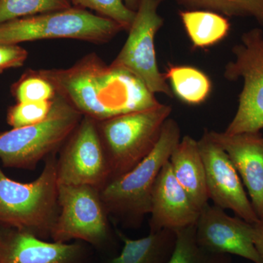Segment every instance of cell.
<instances>
[{"mask_svg": "<svg viewBox=\"0 0 263 263\" xmlns=\"http://www.w3.org/2000/svg\"><path fill=\"white\" fill-rule=\"evenodd\" d=\"M57 94L97 122L155 108L161 103L136 76L90 53L67 69L38 70Z\"/></svg>", "mask_w": 263, "mask_h": 263, "instance_id": "cell-1", "label": "cell"}, {"mask_svg": "<svg viewBox=\"0 0 263 263\" xmlns=\"http://www.w3.org/2000/svg\"><path fill=\"white\" fill-rule=\"evenodd\" d=\"M178 122L169 118L155 148L127 173L110 180L100 189V195L108 215L123 226L136 228L151 212V198L156 179L181 141Z\"/></svg>", "mask_w": 263, "mask_h": 263, "instance_id": "cell-2", "label": "cell"}, {"mask_svg": "<svg viewBox=\"0 0 263 263\" xmlns=\"http://www.w3.org/2000/svg\"><path fill=\"white\" fill-rule=\"evenodd\" d=\"M56 153L45 159L39 176L29 183L10 179L0 165V226L51 239L59 214Z\"/></svg>", "mask_w": 263, "mask_h": 263, "instance_id": "cell-3", "label": "cell"}, {"mask_svg": "<svg viewBox=\"0 0 263 263\" xmlns=\"http://www.w3.org/2000/svg\"><path fill=\"white\" fill-rule=\"evenodd\" d=\"M172 110L171 105L160 103L97 122L110 171L109 181L126 174L149 155Z\"/></svg>", "mask_w": 263, "mask_h": 263, "instance_id": "cell-4", "label": "cell"}, {"mask_svg": "<svg viewBox=\"0 0 263 263\" xmlns=\"http://www.w3.org/2000/svg\"><path fill=\"white\" fill-rule=\"evenodd\" d=\"M65 99L57 94L43 122L0 132V161L5 167L34 171L41 160L63 146L82 119Z\"/></svg>", "mask_w": 263, "mask_h": 263, "instance_id": "cell-5", "label": "cell"}, {"mask_svg": "<svg viewBox=\"0 0 263 263\" xmlns=\"http://www.w3.org/2000/svg\"><path fill=\"white\" fill-rule=\"evenodd\" d=\"M123 30L122 26L111 19L73 6L0 24V44L18 45L57 38L100 44L111 41Z\"/></svg>", "mask_w": 263, "mask_h": 263, "instance_id": "cell-6", "label": "cell"}, {"mask_svg": "<svg viewBox=\"0 0 263 263\" xmlns=\"http://www.w3.org/2000/svg\"><path fill=\"white\" fill-rule=\"evenodd\" d=\"M234 60L224 67L230 81H243L236 113L224 133L238 134L263 129V30L253 28L243 33L233 48Z\"/></svg>", "mask_w": 263, "mask_h": 263, "instance_id": "cell-7", "label": "cell"}, {"mask_svg": "<svg viewBox=\"0 0 263 263\" xmlns=\"http://www.w3.org/2000/svg\"><path fill=\"white\" fill-rule=\"evenodd\" d=\"M60 214L51 235L53 241L79 240L97 249H105L112 232L100 195L89 185L59 184Z\"/></svg>", "mask_w": 263, "mask_h": 263, "instance_id": "cell-8", "label": "cell"}, {"mask_svg": "<svg viewBox=\"0 0 263 263\" xmlns=\"http://www.w3.org/2000/svg\"><path fill=\"white\" fill-rule=\"evenodd\" d=\"M164 0H140L126 42L110 65L136 76L153 94L173 98L172 90L157 65L156 34L164 19L158 13Z\"/></svg>", "mask_w": 263, "mask_h": 263, "instance_id": "cell-9", "label": "cell"}, {"mask_svg": "<svg viewBox=\"0 0 263 263\" xmlns=\"http://www.w3.org/2000/svg\"><path fill=\"white\" fill-rule=\"evenodd\" d=\"M57 173L59 184L89 185L101 189L108 182V161L95 119H81L60 148Z\"/></svg>", "mask_w": 263, "mask_h": 263, "instance_id": "cell-10", "label": "cell"}, {"mask_svg": "<svg viewBox=\"0 0 263 263\" xmlns=\"http://www.w3.org/2000/svg\"><path fill=\"white\" fill-rule=\"evenodd\" d=\"M197 143L205 166L209 200L224 210L230 209L251 224L260 220L226 152L211 139L206 129Z\"/></svg>", "mask_w": 263, "mask_h": 263, "instance_id": "cell-11", "label": "cell"}, {"mask_svg": "<svg viewBox=\"0 0 263 263\" xmlns=\"http://www.w3.org/2000/svg\"><path fill=\"white\" fill-rule=\"evenodd\" d=\"M197 243L214 253L234 254L261 263L253 242V224L209 203L200 211L195 224Z\"/></svg>", "mask_w": 263, "mask_h": 263, "instance_id": "cell-12", "label": "cell"}, {"mask_svg": "<svg viewBox=\"0 0 263 263\" xmlns=\"http://www.w3.org/2000/svg\"><path fill=\"white\" fill-rule=\"evenodd\" d=\"M86 243H60L0 226V263H87Z\"/></svg>", "mask_w": 263, "mask_h": 263, "instance_id": "cell-13", "label": "cell"}, {"mask_svg": "<svg viewBox=\"0 0 263 263\" xmlns=\"http://www.w3.org/2000/svg\"><path fill=\"white\" fill-rule=\"evenodd\" d=\"M207 130L213 141L226 152L247 189L259 219L263 217V134L259 132L229 135Z\"/></svg>", "mask_w": 263, "mask_h": 263, "instance_id": "cell-14", "label": "cell"}, {"mask_svg": "<svg viewBox=\"0 0 263 263\" xmlns=\"http://www.w3.org/2000/svg\"><path fill=\"white\" fill-rule=\"evenodd\" d=\"M200 212L178 182L167 161L161 169L152 190L150 233L162 230L176 231L194 226Z\"/></svg>", "mask_w": 263, "mask_h": 263, "instance_id": "cell-15", "label": "cell"}, {"mask_svg": "<svg viewBox=\"0 0 263 263\" xmlns=\"http://www.w3.org/2000/svg\"><path fill=\"white\" fill-rule=\"evenodd\" d=\"M169 162L178 182L200 212L209 203V197L205 166L197 141L191 136H183L173 151Z\"/></svg>", "mask_w": 263, "mask_h": 263, "instance_id": "cell-16", "label": "cell"}, {"mask_svg": "<svg viewBox=\"0 0 263 263\" xmlns=\"http://www.w3.org/2000/svg\"><path fill=\"white\" fill-rule=\"evenodd\" d=\"M117 234L124 245L122 252L104 263H167L176 246L174 230L150 233L148 236L139 239H131L119 230Z\"/></svg>", "mask_w": 263, "mask_h": 263, "instance_id": "cell-17", "label": "cell"}, {"mask_svg": "<svg viewBox=\"0 0 263 263\" xmlns=\"http://www.w3.org/2000/svg\"><path fill=\"white\" fill-rule=\"evenodd\" d=\"M179 15L189 39L195 48L212 47L229 34V20L216 12L185 10L179 11Z\"/></svg>", "mask_w": 263, "mask_h": 263, "instance_id": "cell-18", "label": "cell"}, {"mask_svg": "<svg viewBox=\"0 0 263 263\" xmlns=\"http://www.w3.org/2000/svg\"><path fill=\"white\" fill-rule=\"evenodd\" d=\"M164 74L173 93L189 105L204 103L212 92L209 76L193 66L169 65Z\"/></svg>", "mask_w": 263, "mask_h": 263, "instance_id": "cell-19", "label": "cell"}, {"mask_svg": "<svg viewBox=\"0 0 263 263\" xmlns=\"http://www.w3.org/2000/svg\"><path fill=\"white\" fill-rule=\"evenodd\" d=\"M186 10L216 12L228 17L253 18L263 27V0H176Z\"/></svg>", "mask_w": 263, "mask_h": 263, "instance_id": "cell-20", "label": "cell"}, {"mask_svg": "<svg viewBox=\"0 0 263 263\" xmlns=\"http://www.w3.org/2000/svg\"><path fill=\"white\" fill-rule=\"evenodd\" d=\"M174 252L167 263H231L229 254H218L197 243L195 224L177 230Z\"/></svg>", "mask_w": 263, "mask_h": 263, "instance_id": "cell-21", "label": "cell"}, {"mask_svg": "<svg viewBox=\"0 0 263 263\" xmlns=\"http://www.w3.org/2000/svg\"><path fill=\"white\" fill-rule=\"evenodd\" d=\"M71 0H0V24L23 17L72 8Z\"/></svg>", "mask_w": 263, "mask_h": 263, "instance_id": "cell-22", "label": "cell"}, {"mask_svg": "<svg viewBox=\"0 0 263 263\" xmlns=\"http://www.w3.org/2000/svg\"><path fill=\"white\" fill-rule=\"evenodd\" d=\"M13 92L17 103L52 101L57 96L53 85L32 70L27 71L15 84Z\"/></svg>", "mask_w": 263, "mask_h": 263, "instance_id": "cell-23", "label": "cell"}, {"mask_svg": "<svg viewBox=\"0 0 263 263\" xmlns=\"http://www.w3.org/2000/svg\"><path fill=\"white\" fill-rule=\"evenodd\" d=\"M72 5L84 9L94 10L98 15L111 19L129 30L136 11L129 9L123 0H71Z\"/></svg>", "mask_w": 263, "mask_h": 263, "instance_id": "cell-24", "label": "cell"}, {"mask_svg": "<svg viewBox=\"0 0 263 263\" xmlns=\"http://www.w3.org/2000/svg\"><path fill=\"white\" fill-rule=\"evenodd\" d=\"M53 101L17 103L8 110L7 122L13 129L38 124L47 118Z\"/></svg>", "mask_w": 263, "mask_h": 263, "instance_id": "cell-25", "label": "cell"}, {"mask_svg": "<svg viewBox=\"0 0 263 263\" xmlns=\"http://www.w3.org/2000/svg\"><path fill=\"white\" fill-rule=\"evenodd\" d=\"M28 52L18 45L0 44V72L24 65Z\"/></svg>", "mask_w": 263, "mask_h": 263, "instance_id": "cell-26", "label": "cell"}, {"mask_svg": "<svg viewBox=\"0 0 263 263\" xmlns=\"http://www.w3.org/2000/svg\"><path fill=\"white\" fill-rule=\"evenodd\" d=\"M253 242L256 250L263 263V221L253 224Z\"/></svg>", "mask_w": 263, "mask_h": 263, "instance_id": "cell-27", "label": "cell"}, {"mask_svg": "<svg viewBox=\"0 0 263 263\" xmlns=\"http://www.w3.org/2000/svg\"><path fill=\"white\" fill-rule=\"evenodd\" d=\"M123 1H124V4L133 11H136L138 9L140 0H123Z\"/></svg>", "mask_w": 263, "mask_h": 263, "instance_id": "cell-28", "label": "cell"}, {"mask_svg": "<svg viewBox=\"0 0 263 263\" xmlns=\"http://www.w3.org/2000/svg\"><path fill=\"white\" fill-rule=\"evenodd\" d=\"M261 220L263 221V217H262V219H261Z\"/></svg>", "mask_w": 263, "mask_h": 263, "instance_id": "cell-29", "label": "cell"}]
</instances>
